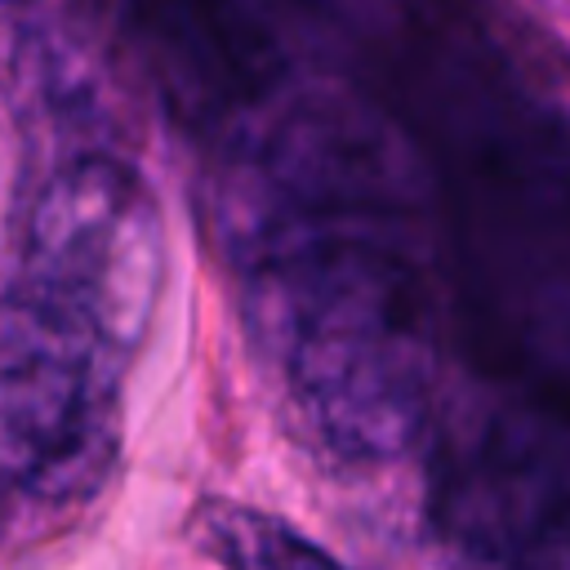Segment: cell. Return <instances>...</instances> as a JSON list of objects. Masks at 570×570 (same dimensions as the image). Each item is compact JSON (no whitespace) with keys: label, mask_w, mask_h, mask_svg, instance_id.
<instances>
[{"label":"cell","mask_w":570,"mask_h":570,"mask_svg":"<svg viewBox=\"0 0 570 570\" xmlns=\"http://www.w3.org/2000/svg\"><path fill=\"white\" fill-rule=\"evenodd\" d=\"M245 330L330 454L379 463L419 436L436 343L423 285L392 249L303 236L263 254L245 276Z\"/></svg>","instance_id":"obj_1"},{"label":"cell","mask_w":570,"mask_h":570,"mask_svg":"<svg viewBox=\"0 0 570 570\" xmlns=\"http://www.w3.org/2000/svg\"><path fill=\"white\" fill-rule=\"evenodd\" d=\"M120 352L18 285L0 298V490L89 494L116 450Z\"/></svg>","instance_id":"obj_2"},{"label":"cell","mask_w":570,"mask_h":570,"mask_svg":"<svg viewBox=\"0 0 570 570\" xmlns=\"http://www.w3.org/2000/svg\"><path fill=\"white\" fill-rule=\"evenodd\" d=\"M22 285L129 356L165 285V227L147 183L116 156L62 165L27 218Z\"/></svg>","instance_id":"obj_3"},{"label":"cell","mask_w":570,"mask_h":570,"mask_svg":"<svg viewBox=\"0 0 570 570\" xmlns=\"http://www.w3.org/2000/svg\"><path fill=\"white\" fill-rule=\"evenodd\" d=\"M214 543L236 570H347L294 525L245 508H227L214 517Z\"/></svg>","instance_id":"obj_4"},{"label":"cell","mask_w":570,"mask_h":570,"mask_svg":"<svg viewBox=\"0 0 570 570\" xmlns=\"http://www.w3.org/2000/svg\"><path fill=\"white\" fill-rule=\"evenodd\" d=\"M0 4H13V0H0Z\"/></svg>","instance_id":"obj_5"}]
</instances>
